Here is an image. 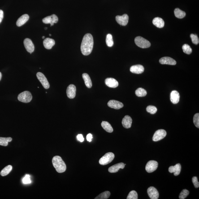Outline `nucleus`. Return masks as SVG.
I'll return each instance as SVG.
<instances>
[{"instance_id":"obj_1","label":"nucleus","mask_w":199,"mask_h":199,"mask_svg":"<svg viewBox=\"0 0 199 199\" xmlns=\"http://www.w3.org/2000/svg\"><path fill=\"white\" fill-rule=\"evenodd\" d=\"M94 41L93 36L90 34H86L83 38L81 45L82 54L84 55H88L93 50Z\"/></svg>"},{"instance_id":"obj_2","label":"nucleus","mask_w":199,"mask_h":199,"mask_svg":"<svg viewBox=\"0 0 199 199\" xmlns=\"http://www.w3.org/2000/svg\"><path fill=\"white\" fill-rule=\"evenodd\" d=\"M52 163L57 172L62 173L66 171V166L65 163L59 156H56L53 157Z\"/></svg>"},{"instance_id":"obj_3","label":"nucleus","mask_w":199,"mask_h":199,"mask_svg":"<svg viewBox=\"0 0 199 199\" xmlns=\"http://www.w3.org/2000/svg\"><path fill=\"white\" fill-rule=\"evenodd\" d=\"M135 42L138 47L142 49L149 48L151 45L149 41L140 36H138L135 38Z\"/></svg>"},{"instance_id":"obj_4","label":"nucleus","mask_w":199,"mask_h":199,"mask_svg":"<svg viewBox=\"0 0 199 199\" xmlns=\"http://www.w3.org/2000/svg\"><path fill=\"white\" fill-rule=\"evenodd\" d=\"M115 155L114 153L112 152H109L106 153L103 156L99 161L100 165H106L110 163L114 159Z\"/></svg>"},{"instance_id":"obj_5","label":"nucleus","mask_w":199,"mask_h":199,"mask_svg":"<svg viewBox=\"0 0 199 199\" xmlns=\"http://www.w3.org/2000/svg\"><path fill=\"white\" fill-rule=\"evenodd\" d=\"M32 99V96L30 92L27 91L22 92L18 96V100L24 103H28L30 102Z\"/></svg>"},{"instance_id":"obj_6","label":"nucleus","mask_w":199,"mask_h":199,"mask_svg":"<svg viewBox=\"0 0 199 199\" xmlns=\"http://www.w3.org/2000/svg\"><path fill=\"white\" fill-rule=\"evenodd\" d=\"M166 135L167 133L164 130H159L154 133L153 137V140L154 142L159 141L166 137Z\"/></svg>"},{"instance_id":"obj_7","label":"nucleus","mask_w":199,"mask_h":199,"mask_svg":"<svg viewBox=\"0 0 199 199\" xmlns=\"http://www.w3.org/2000/svg\"><path fill=\"white\" fill-rule=\"evenodd\" d=\"M158 163L157 161H150L147 163L145 169L147 172L151 173L154 172L158 167Z\"/></svg>"},{"instance_id":"obj_8","label":"nucleus","mask_w":199,"mask_h":199,"mask_svg":"<svg viewBox=\"0 0 199 199\" xmlns=\"http://www.w3.org/2000/svg\"><path fill=\"white\" fill-rule=\"evenodd\" d=\"M37 76L42 86L45 89H48L49 88V84L47 79L45 77V75L42 73L38 72L37 74Z\"/></svg>"},{"instance_id":"obj_9","label":"nucleus","mask_w":199,"mask_h":199,"mask_svg":"<svg viewBox=\"0 0 199 199\" xmlns=\"http://www.w3.org/2000/svg\"><path fill=\"white\" fill-rule=\"evenodd\" d=\"M58 17L55 15H53L50 16L46 17L42 19V22L45 24H50L51 26L54 25V23L58 22Z\"/></svg>"},{"instance_id":"obj_10","label":"nucleus","mask_w":199,"mask_h":199,"mask_svg":"<svg viewBox=\"0 0 199 199\" xmlns=\"http://www.w3.org/2000/svg\"><path fill=\"white\" fill-rule=\"evenodd\" d=\"M116 20L120 25L125 26L128 24L129 17L127 14L122 16H117L115 18Z\"/></svg>"},{"instance_id":"obj_11","label":"nucleus","mask_w":199,"mask_h":199,"mask_svg":"<svg viewBox=\"0 0 199 199\" xmlns=\"http://www.w3.org/2000/svg\"><path fill=\"white\" fill-rule=\"evenodd\" d=\"M24 44L25 48L27 52L31 54L34 51V46L32 40L29 38H26L24 40Z\"/></svg>"},{"instance_id":"obj_12","label":"nucleus","mask_w":199,"mask_h":199,"mask_svg":"<svg viewBox=\"0 0 199 199\" xmlns=\"http://www.w3.org/2000/svg\"><path fill=\"white\" fill-rule=\"evenodd\" d=\"M147 193L150 199H157L159 197V193L157 190L154 187H149L147 190Z\"/></svg>"},{"instance_id":"obj_13","label":"nucleus","mask_w":199,"mask_h":199,"mask_svg":"<svg viewBox=\"0 0 199 199\" xmlns=\"http://www.w3.org/2000/svg\"><path fill=\"white\" fill-rule=\"evenodd\" d=\"M76 88L74 84L69 85L66 90V94L69 98L72 99L75 98L76 96Z\"/></svg>"},{"instance_id":"obj_14","label":"nucleus","mask_w":199,"mask_h":199,"mask_svg":"<svg viewBox=\"0 0 199 199\" xmlns=\"http://www.w3.org/2000/svg\"><path fill=\"white\" fill-rule=\"evenodd\" d=\"M108 106L111 108L119 109L123 107V105L121 102L115 100H111L108 103Z\"/></svg>"},{"instance_id":"obj_15","label":"nucleus","mask_w":199,"mask_h":199,"mask_svg":"<svg viewBox=\"0 0 199 199\" xmlns=\"http://www.w3.org/2000/svg\"><path fill=\"white\" fill-rule=\"evenodd\" d=\"M159 62L161 64H166L174 65L176 64V61L169 57H164L160 59Z\"/></svg>"},{"instance_id":"obj_16","label":"nucleus","mask_w":199,"mask_h":199,"mask_svg":"<svg viewBox=\"0 0 199 199\" xmlns=\"http://www.w3.org/2000/svg\"><path fill=\"white\" fill-rule=\"evenodd\" d=\"M125 166V165L123 163L117 164L109 167L108 169L109 171L111 173L117 172L119 169H124Z\"/></svg>"},{"instance_id":"obj_17","label":"nucleus","mask_w":199,"mask_h":199,"mask_svg":"<svg viewBox=\"0 0 199 199\" xmlns=\"http://www.w3.org/2000/svg\"><path fill=\"white\" fill-rule=\"evenodd\" d=\"M180 96L177 91L173 90L170 94V101L173 104H176L179 102Z\"/></svg>"},{"instance_id":"obj_18","label":"nucleus","mask_w":199,"mask_h":199,"mask_svg":"<svg viewBox=\"0 0 199 199\" xmlns=\"http://www.w3.org/2000/svg\"><path fill=\"white\" fill-rule=\"evenodd\" d=\"M181 166L179 163L177 164L175 166H171L169 168V171L170 173H174L175 176H177L180 174Z\"/></svg>"},{"instance_id":"obj_19","label":"nucleus","mask_w":199,"mask_h":199,"mask_svg":"<svg viewBox=\"0 0 199 199\" xmlns=\"http://www.w3.org/2000/svg\"><path fill=\"white\" fill-rule=\"evenodd\" d=\"M132 119L128 115H126L122 120V125L125 128H130L132 125Z\"/></svg>"},{"instance_id":"obj_20","label":"nucleus","mask_w":199,"mask_h":199,"mask_svg":"<svg viewBox=\"0 0 199 199\" xmlns=\"http://www.w3.org/2000/svg\"><path fill=\"white\" fill-rule=\"evenodd\" d=\"M130 70L133 73L141 74L144 72V66L142 65H137L131 66Z\"/></svg>"},{"instance_id":"obj_21","label":"nucleus","mask_w":199,"mask_h":199,"mask_svg":"<svg viewBox=\"0 0 199 199\" xmlns=\"http://www.w3.org/2000/svg\"><path fill=\"white\" fill-rule=\"evenodd\" d=\"M105 84L107 86L111 88H116L118 86V83L115 79L108 78L105 80Z\"/></svg>"},{"instance_id":"obj_22","label":"nucleus","mask_w":199,"mask_h":199,"mask_svg":"<svg viewBox=\"0 0 199 199\" xmlns=\"http://www.w3.org/2000/svg\"><path fill=\"white\" fill-rule=\"evenodd\" d=\"M43 44L45 49H51L55 44V41L53 39L47 38L44 40Z\"/></svg>"},{"instance_id":"obj_23","label":"nucleus","mask_w":199,"mask_h":199,"mask_svg":"<svg viewBox=\"0 0 199 199\" xmlns=\"http://www.w3.org/2000/svg\"><path fill=\"white\" fill-rule=\"evenodd\" d=\"M29 19V16L27 14L22 16L16 22L17 26L18 27H20L24 25L25 23Z\"/></svg>"},{"instance_id":"obj_24","label":"nucleus","mask_w":199,"mask_h":199,"mask_svg":"<svg viewBox=\"0 0 199 199\" xmlns=\"http://www.w3.org/2000/svg\"><path fill=\"white\" fill-rule=\"evenodd\" d=\"M153 24L159 28H162L165 25V22L162 18L157 17L153 20Z\"/></svg>"},{"instance_id":"obj_25","label":"nucleus","mask_w":199,"mask_h":199,"mask_svg":"<svg viewBox=\"0 0 199 199\" xmlns=\"http://www.w3.org/2000/svg\"><path fill=\"white\" fill-rule=\"evenodd\" d=\"M82 77L84 80V83L87 88H92V84L91 79L89 75L87 74L84 73L83 74Z\"/></svg>"},{"instance_id":"obj_26","label":"nucleus","mask_w":199,"mask_h":199,"mask_svg":"<svg viewBox=\"0 0 199 199\" xmlns=\"http://www.w3.org/2000/svg\"><path fill=\"white\" fill-rule=\"evenodd\" d=\"M101 126L107 132L111 133L113 132V129L110 123L107 121H103L101 123Z\"/></svg>"},{"instance_id":"obj_27","label":"nucleus","mask_w":199,"mask_h":199,"mask_svg":"<svg viewBox=\"0 0 199 199\" xmlns=\"http://www.w3.org/2000/svg\"><path fill=\"white\" fill-rule=\"evenodd\" d=\"M174 13H175V16L179 19H182L184 18L186 15V13L179 8L175 9Z\"/></svg>"},{"instance_id":"obj_28","label":"nucleus","mask_w":199,"mask_h":199,"mask_svg":"<svg viewBox=\"0 0 199 199\" xmlns=\"http://www.w3.org/2000/svg\"><path fill=\"white\" fill-rule=\"evenodd\" d=\"M135 94L138 97H142L146 95L147 92L142 88H139L135 91Z\"/></svg>"},{"instance_id":"obj_29","label":"nucleus","mask_w":199,"mask_h":199,"mask_svg":"<svg viewBox=\"0 0 199 199\" xmlns=\"http://www.w3.org/2000/svg\"><path fill=\"white\" fill-rule=\"evenodd\" d=\"M12 167L11 165H8L3 169L1 171V175L2 176H6L8 175L11 170H12Z\"/></svg>"},{"instance_id":"obj_30","label":"nucleus","mask_w":199,"mask_h":199,"mask_svg":"<svg viewBox=\"0 0 199 199\" xmlns=\"http://www.w3.org/2000/svg\"><path fill=\"white\" fill-rule=\"evenodd\" d=\"M12 138L0 137V145L3 146H7L8 142H10L12 140Z\"/></svg>"},{"instance_id":"obj_31","label":"nucleus","mask_w":199,"mask_h":199,"mask_svg":"<svg viewBox=\"0 0 199 199\" xmlns=\"http://www.w3.org/2000/svg\"><path fill=\"white\" fill-rule=\"evenodd\" d=\"M110 196V192L109 191H106L99 195L95 199H107L109 198Z\"/></svg>"},{"instance_id":"obj_32","label":"nucleus","mask_w":199,"mask_h":199,"mask_svg":"<svg viewBox=\"0 0 199 199\" xmlns=\"http://www.w3.org/2000/svg\"><path fill=\"white\" fill-rule=\"evenodd\" d=\"M106 42L107 45L109 47H111L114 45L112 36L110 34H108L106 36Z\"/></svg>"},{"instance_id":"obj_33","label":"nucleus","mask_w":199,"mask_h":199,"mask_svg":"<svg viewBox=\"0 0 199 199\" xmlns=\"http://www.w3.org/2000/svg\"><path fill=\"white\" fill-rule=\"evenodd\" d=\"M182 49L184 53L187 54H190L192 53V49L189 45L187 44H185L182 47Z\"/></svg>"},{"instance_id":"obj_34","label":"nucleus","mask_w":199,"mask_h":199,"mask_svg":"<svg viewBox=\"0 0 199 199\" xmlns=\"http://www.w3.org/2000/svg\"><path fill=\"white\" fill-rule=\"evenodd\" d=\"M138 195L135 191H132L130 192L127 197V199H137Z\"/></svg>"},{"instance_id":"obj_35","label":"nucleus","mask_w":199,"mask_h":199,"mask_svg":"<svg viewBox=\"0 0 199 199\" xmlns=\"http://www.w3.org/2000/svg\"><path fill=\"white\" fill-rule=\"evenodd\" d=\"M189 194V192L186 189H184L179 195V198L180 199H184L186 198Z\"/></svg>"},{"instance_id":"obj_36","label":"nucleus","mask_w":199,"mask_h":199,"mask_svg":"<svg viewBox=\"0 0 199 199\" xmlns=\"http://www.w3.org/2000/svg\"><path fill=\"white\" fill-rule=\"evenodd\" d=\"M146 111L148 113L152 114H154L157 112V109L154 106H149L147 107Z\"/></svg>"},{"instance_id":"obj_37","label":"nucleus","mask_w":199,"mask_h":199,"mask_svg":"<svg viewBox=\"0 0 199 199\" xmlns=\"http://www.w3.org/2000/svg\"><path fill=\"white\" fill-rule=\"evenodd\" d=\"M193 122L197 128H199V114L197 113L195 114L193 118Z\"/></svg>"},{"instance_id":"obj_38","label":"nucleus","mask_w":199,"mask_h":199,"mask_svg":"<svg viewBox=\"0 0 199 199\" xmlns=\"http://www.w3.org/2000/svg\"><path fill=\"white\" fill-rule=\"evenodd\" d=\"M190 37L193 44H196V45H197L199 44V40L197 35L192 34L190 35Z\"/></svg>"},{"instance_id":"obj_39","label":"nucleus","mask_w":199,"mask_h":199,"mask_svg":"<svg viewBox=\"0 0 199 199\" xmlns=\"http://www.w3.org/2000/svg\"><path fill=\"white\" fill-rule=\"evenodd\" d=\"M30 177V175H25V176L22 179V182H23V184H28L31 183L32 181H31Z\"/></svg>"},{"instance_id":"obj_40","label":"nucleus","mask_w":199,"mask_h":199,"mask_svg":"<svg viewBox=\"0 0 199 199\" xmlns=\"http://www.w3.org/2000/svg\"><path fill=\"white\" fill-rule=\"evenodd\" d=\"M192 182L194 185V187L196 188H198L199 187V183L197 177H194L192 178Z\"/></svg>"},{"instance_id":"obj_41","label":"nucleus","mask_w":199,"mask_h":199,"mask_svg":"<svg viewBox=\"0 0 199 199\" xmlns=\"http://www.w3.org/2000/svg\"><path fill=\"white\" fill-rule=\"evenodd\" d=\"M77 140L79 141L80 142H83L84 141V137H83V135L82 134H79L77 136Z\"/></svg>"},{"instance_id":"obj_42","label":"nucleus","mask_w":199,"mask_h":199,"mask_svg":"<svg viewBox=\"0 0 199 199\" xmlns=\"http://www.w3.org/2000/svg\"><path fill=\"white\" fill-rule=\"evenodd\" d=\"M87 140L89 142H90L92 141V138H93V136H92V134H88L86 136Z\"/></svg>"},{"instance_id":"obj_43","label":"nucleus","mask_w":199,"mask_h":199,"mask_svg":"<svg viewBox=\"0 0 199 199\" xmlns=\"http://www.w3.org/2000/svg\"><path fill=\"white\" fill-rule=\"evenodd\" d=\"M3 18V12L2 10H0V23L2 22Z\"/></svg>"},{"instance_id":"obj_44","label":"nucleus","mask_w":199,"mask_h":199,"mask_svg":"<svg viewBox=\"0 0 199 199\" xmlns=\"http://www.w3.org/2000/svg\"><path fill=\"white\" fill-rule=\"evenodd\" d=\"M2 74H1V73L0 72V81H1V79H2Z\"/></svg>"},{"instance_id":"obj_45","label":"nucleus","mask_w":199,"mask_h":199,"mask_svg":"<svg viewBox=\"0 0 199 199\" xmlns=\"http://www.w3.org/2000/svg\"><path fill=\"white\" fill-rule=\"evenodd\" d=\"M44 38H45V37H44V36H43L42 37V38L44 39Z\"/></svg>"},{"instance_id":"obj_46","label":"nucleus","mask_w":199,"mask_h":199,"mask_svg":"<svg viewBox=\"0 0 199 199\" xmlns=\"http://www.w3.org/2000/svg\"><path fill=\"white\" fill-rule=\"evenodd\" d=\"M49 36H51V34H49Z\"/></svg>"},{"instance_id":"obj_47","label":"nucleus","mask_w":199,"mask_h":199,"mask_svg":"<svg viewBox=\"0 0 199 199\" xmlns=\"http://www.w3.org/2000/svg\"><path fill=\"white\" fill-rule=\"evenodd\" d=\"M45 30H47V28H45Z\"/></svg>"}]
</instances>
